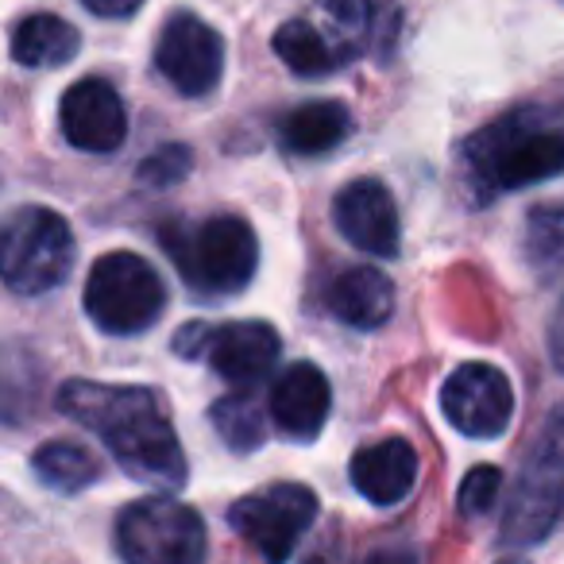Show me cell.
Segmentation results:
<instances>
[{
    "label": "cell",
    "instance_id": "obj_9",
    "mask_svg": "<svg viewBox=\"0 0 564 564\" xmlns=\"http://www.w3.org/2000/svg\"><path fill=\"white\" fill-rule=\"evenodd\" d=\"M155 66L178 94L209 97L225 70V43L194 12H174L159 35Z\"/></svg>",
    "mask_w": 564,
    "mask_h": 564
},
{
    "label": "cell",
    "instance_id": "obj_26",
    "mask_svg": "<svg viewBox=\"0 0 564 564\" xmlns=\"http://www.w3.org/2000/svg\"><path fill=\"white\" fill-rule=\"evenodd\" d=\"M82 4L101 20H124V17H135V12H140L143 0H82Z\"/></svg>",
    "mask_w": 564,
    "mask_h": 564
},
{
    "label": "cell",
    "instance_id": "obj_25",
    "mask_svg": "<svg viewBox=\"0 0 564 564\" xmlns=\"http://www.w3.org/2000/svg\"><path fill=\"white\" fill-rule=\"evenodd\" d=\"M189 148H182V143H166V148H159L155 155L143 159L140 166V182L143 186H174V182H182L189 174Z\"/></svg>",
    "mask_w": 564,
    "mask_h": 564
},
{
    "label": "cell",
    "instance_id": "obj_27",
    "mask_svg": "<svg viewBox=\"0 0 564 564\" xmlns=\"http://www.w3.org/2000/svg\"><path fill=\"white\" fill-rule=\"evenodd\" d=\"M549 348H553V364L564 371V299H561V306H556L553 325H549Z\"/></svg>",
    "mask_w": 564,
    "mask_h": 564
},
{
    "label": "cell",
    "instance_id": "obj_3",
    "mask_svg": "<svg viewBox=\"0 0 564 564\" xmlns=\"http://www.w3.org/2000/svg\"><path fill=\"white\" fill-rule=\"evenodd\" d=\"M159 240H163L166 256L174 259L178 274L202 299L240 294L259 263V240L248 220L240 217H209L194 228L171 220L159 232Z\"/></svg>",
    "mask_w": 564,
    "mask_h": 564
},
{
    "label": "cell",
    "instance_id": "obj_22",
    "mask_svg": "<svg viewBox=\"0 0 564 564\" xmlns=\"http://www.w3.org/2000/svg\"><path fill=\"white\" fill-rule=\"evenodd\" d=\"M209 422L232 453H256L267 437L263 414H259L248 394H225V399H217L209 410Z\"/></svg>",
    "mask_w": 564,
    "mask_h": 564
},
{
    "label": "cell",
    "instance_id": "obj_14",
    "mask_svg": "<svg viewBox=\"0 0 564 564\" xmlns=\"http://www.w3.org/2000/svg\"><path fill=\"white\" fill-rule=\"evenodd\" d=\"M329 402V379L314 364H291L271 387V417L294 441H314L322 433Z\"/></svg>",
    "mask_w": 564,
    "mask_h": 564
},
{
    "label": "cell",
    "instance_id": "obj_2",
    "mask_svg": "<svg viewBox=\"0 0 564 564\" xmlns=\"http://www.w3.org/2000/svg\"><path fill=\"white\" fill-rule=\"evenodd\" d=\"M479 194H510L564 174V128L545 109H514L464 143Z\"/></svg>",
    "mask_w": 564,
    "mask_h": 564
},
{
    "label": "cell",
    "instance_id": "obj_11",
    "mask_svg": "<svg viewBox=\"0 0 564 564\" xmlns=\"http://www.w3.org/2000/svg\"><path fill=\"white\" fill-rule=\"evenodd\" d=\"M58 124H63L66 143L89 155H109L128 140L124 101L105 78L74 82L58 105Z\"/></svg>",
    "mask_w": 564,
    "mask_h": 564
},
{
    "label": "cell",
    "instance_id": "obj_10",
    "mask_svg": "<svg viewBox=\"0 0 564 564\" xmlns=\"http://www.w3.org/2000/svg\"><path fill=\"white\" fill-rule=\"evenodd\" d=\"M441 410L464 437L491 441L507 433L514 417V391L510 379L491 364H464L441 387Z\"/></svg>",
    "mask_w": 564,
    "mask_h": 564
},
{
    "label": "cell",
    "instance_id": "obj_21",
    "mask_svg": "<svg viewBox=\"0 0 564 564\" xmlns=\"http://www.w3.org/2000/svg\"><path fill=\"white\" fill-rule=\"evenodd\" d=\"M32 471L43 487L63 495H78L101 476V464L94 460V453L74 441H47V445L35 448L32 456Z\"/></svg>",
    "mask_w": 564,
    "mask_h": 564
},
{
    "label": "cell",
    "instance_id": "obj_5",
    "mask_svg": "<svg viewBox=\"0 0 564 564\" xmlns=\"http://www.w3.org/2000/svg\"><path fill=\"white\" fill-rule=\"evenodd\" d=\"M86 314L109 337H135L166 310V286L155 267L135 251H109L86 279Z\"/></svg>",
    "mask_w": 564,
    "mask_h": 564
},
{
    "label": "cell",
    "instance_id": "obj_20",
    "mask_svg": "<svg viewBox=\"0 0 564 564\" xmlns=\"http://www.w3.org/2000/svg\"><path fill=\"white\" fill-rule=\"evenodd\" d=\"M274 55L291 66L299 78H325L340 63H348V51H333L325 43V35L317 28H310L306 20H286V24L274 32Z\"/></svg>",
    "mask_w": 564,
    "mask_h": 564
},
{
    "label": "cell",
    "instance_id": "obj_6",
    "mask_svg": "<svg viewBox=\"0 0 564 564\" xmlns=\"http://www.w3.org/2000/svg\"><path fill=\"white\" fill-rule=\"evenodd\" d=\"M74 267V232L55 209L24 205L4 220L0 274L17 294H47L63 286Z\"/></svg>",
    "mask_w": 564,
    "mask_h": 564
},
{
    "label": "cell",
    "instance_id": "obj_23",
    "mask_svg": "<svg viewBox=\"0 0 564 564\" xmlns=\"http://www.w3.org/2000/svg\"><path fill=\"white\" fill-rule=\"evenodd\" d=\"M525 248L530 259H561L564 251V202L561 205H538L525 220Z\"/></svg>",
    "mask_w": 564,
    "mask_h": 564
},
{
    "label": "cell",
    "instance_id": "obj_19",
    "mask_svg": "<svg viewBox=\"0 0 564 564\" xmlns=\"http://www.w3.org/2000/svg\"><path fill=\"white\" fill-rule=\"evenodd\" d=\"M325 17L348 32V51L364 55L376 43H391L402 24V12L394 0H322Z\"/></svg>",
    "mask_w": 564,
    "mask_h": 564
},
{
    "label": "cell",
    "instance_id": "obj_1",
    "mask_svg": "<svg viewBox=\"0 0 564 564\" xmlns=\"http://www.w3.org/2000/svg\"><path fill=\"white\" fill-rule=\"evenodd\" d=\"M58 410L82 430L97 433L112 453V460L132 479L163 487V491L186 484L189 468L178 437H174V425L166 422L163 402L148 387H109L70 379L58 391Z\"/></svg>",
    "mask_w": 564,
    "mask_h": 564
},
{
    "label": "cell",
    "instance_id": "obj_15",
    "mask_svg": "<svg viewBox=\"0 0 564 564\" xmlns=\"http://www.w3.org/2000/svg\"><path fill=\"white\" fill-rule=\"evenodd\" d=\"M352 487L376 507H394L417 484V453L410 441L387 437L352 456Z\"/></svg>",
    "mask_w": 564,
    "mask_h": 564
},
{
    "label": "cell",
    "instance_id": "obj_7",
    "mask_svg": "<svg viewBox=\"0 0 564 564\" xmlns=\"http://www.w3.org/2000/svg\"><path fill=\"white\" fill-rule=\"evenodd\" d=\"M117 553L132 564H194L205 556V522L186 502H132L117 518Z\"/></svg>",
    "mask_w": 564,
    "mask_h": 564
},
{
    "label": "cell",
    "instance_id": "obj_18",
    "mask_svg": "<svg viewBox=\"0 0 564 564\" xmlns=\"http://www.w3.org/2000/svg\"><path fill=\"white\" fill-rule=\"evenodd\" d=\"M78 28L66 24L63 17L51 12H35V17L20 20L12 32V58L32 70H47V66H63L78 55Z\"/></svg>",
    "mask_w": 564,
    "mask_h": 564
},
{
    "label": "cell",
    "instance_id": "obj_8",
    "mask_svg": "<svg viewBox=\"0 0 564 564\" xmlns=\"http://www.w3.org/2000/svg\"><path fill=\"white\" fill-rule=\"evenodd\" d=\"M317 518V495L302 484H271L232 502L228 522L267 561H286Z\"/></svg>",
    "mask_w": 564,
    "mask_h": 564
},
{
    "label": "cell",
    "instance_id": "obj_12",
    "mask_svg": "<svg viewBox=\"0 0 564 564\" xmlns=\"http://www.w3.org/2000/svg\"><path fill=\"white\" fill-rule=\"evenodd\" d=\"M333 220L340 236L364 256L394 259L399 256V209H394L391 189L379 178H356L333 202Z\"/></svg>",
    "mask_w": 564,
    "mask_h": 564
},
{
    "label": "cell",
    "instance_id": "obj_24",
    "mask_svg": "<svg viewBox=\"0 0 564 564\" xmlns=\"http://www.w3.org/2000/svg\"><path fill=\"white\" fill-rule=\"evenodd\" d=\"M499 491H502V471L491 468V464H476V468L464 476L460 491H456V507H460V514L479 518V514H487V510H495Z\"/></svg>",
    "mask_w": 564,
    "mask_h": 564
},
{
    "label": "cell",
    "instance_id": "obj_17",
    "mask_svg": "<svg viewBox=\"0 0 564 564\" xmlns=\"http://www.w3.org/2000/svg\"><path fill=\"white\" fill-rule=\"evenodd\" d=\"M352 132V112L340 101H310L299 105L279 124V140L291 155H325Z\"/></svg>",
    "mask_w": 564,
    "mask_h": 564
},
{
    "label": "cell",
    "instance_id": "obj_16",
    "mask_svg": "<svg viewBox=\"0 0 564 564\" xmlns=\"http://www.w3.org/2000/svg\"><path fill=\"white\" fill-rule=\"evenodd\" d=\"M325 302H329L333 317H340L352 329L371 333L387 325V317L394 314V286L376 267H352L333 282Z\"/></svg>",
    "mask_w": 564,
    "mask_h": 564
},
{
    "label": "cell",
    "instance_id": "obj_4",
    "mask_svg": "<svg viewBox=\"0 0 564 564\" xmlns=\"http://www.w3.org/2000/svg\"><path fill=\"white\" fill-rule=\"evenodd\" d=\"M564 510V406L549 414L538 441L530 445L502 510V549H530L545 541Z\"/></svg>",
    "mask_w": 564,
    "mask_h": 564
},
{
    "label": "cell",
    "instance_id": "obj_13",
    "mask_svg": "<svg viewBox=\"0 0 564 564\" xmlns=\"http://www.w3.org/2000/svg\"><path fill=\"white\" fill-rule=\"evenodd\" d=\"M282 340L267 322H232L209 329L202 360L232 387H259L279 368Z\"/></svg>",
    "mask_w": 564,
    "mask_h": 564
}]
</instances>
